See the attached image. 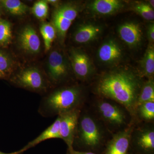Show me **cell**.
Instances as JSON below:
<instances>
[{"instance_id":"6da1fadb","label":"cell","mask_w":154,"mask_h":154,"mask_svg":"<svg viewBox=\"0 0 154 154\" xmlns=\"http://www.w3.org/2000/svg\"><path fill=\"white\" fill-rule=\"evenodd\" d=\"M140 83L132 73L125 71L113 72L101 79L98 91L102 96L113 99L131 112L136 109Z\"/></svg>"},{"instance_id":"7a4b0ae2","label":"cell","mask_w":154,"mask_h":154,"mask_svg":"<svg viewBox=\"0 0 154 154\" xmlns=\"http://www.w3.org/2000/svg\"><path fill=\"white\" fill-rule=\"evenodd\" d=\"M80 96L81 91L75 87L60 89L48 97L45 106L49 112L60 115L76 108Z\"/></svg>"},{"instance_id":"3957f363","label":"cell","mask_w":154,"mask_h":154,"mask_svg":"<svg viewBox=\"0 0 154 154\" xmlns=\"http://www.w3.org/2000/svg\"><path fill=\"white\" fill-rule=\"evenodd\" d=\"M79 9L76 5L68 3L59 6L54 12L52 25L61 40L64 39L72 23L79 14Z\"/></svg>"},{"instance_id":"277c9868","label":"cell","mask_w":154,"mask_h":154,"mask_svg":"<svg viewBox=\"0 0 154 154\" xmlns=\"http://www.w3.org/2000/svg\"><path fill=\"white\" fill-rule=\"evenodd\" d=\"M79 113L80 110L75 108L59 115L60 117V139L63 140L66 144L69 152L74 149L73 145Z\"/></svg>"},{"instance_id":"5b68a950","label":"cell","mask_w":154,"mask_h":154,"mask_svg":"<svg viewBox=\"0 0 154 154\" xmlns=\"http://www.w3.org/2000/svg\"><path fill=\"white\" fill-rule=\"evenodd\" d=\"M80 137L84 145L95 148L101 142L102 135L96 121L88 116H83L79 123Z\"/></svg>"},{"instance_id":"8992f818","label":"cell","mask_w":154,"mask_h":154,"mask_svg":"<svg viewBox=\"0 0 154 154\" xmlns=\"http://www.w3.org/2000/svg\"><path fill=\"white\" fill-rule=\"evenodd\" d=\"M19 85L34 91H39L45 87V81L41 72L35 68H30L22 71L15 79Z\"/></svg>"},{"instance_id":"52a82bcc","label":"cell","mask_w":154,"mask_h":154,"mask_svg":"<svg viewBox=\"0 0 154 154\" xmlns=\"http://www.w3.org/2000/svg\"><path fill=\"white\" fill-rule=\"evenodd\" d=\"M70 58L72 67L77 77L84 79L92 73L93 69L92 63L85 53L80 50L72 49Z\"/></svg>"},{"instance_id":"ba28073f","label":"cell","mask_w":154,"mask_h":154,"mask_svg":"<svg viewBox=\"0 0 154 154\" xmlns=\"http://www.w3.org/2000/svg\"><path fill=\"white\" fill-rule=\"evenodd\" d=\"M118 33L122 40L130 47L137 46L141 41V29L135 22H127L122 24L119 27Z\"/></svg>"},{"instance_id":"9c48e42d","label":"cell","mask_w":154,"mask_h":154,"mask_svg":"<svg viewBox=\"0 0 154 154\" xmlns=\"http://www.w3.org/2000/svg\"><path fill=\"white\" fill-rule=\"evenodd\" d=\"M19 41L22 49L26 52L35 54L40 51V39L36 30L30 25L22 29L19 33Z\"/></svg>"},{"instance_id":"30bf717a","label":"cell","mask_w":154,"mask_h":154,"mask_svg":"<svg viewBox=\"0 0 154 154\" xmlns=\"http://www.w3.org/2000/svg\"><path fill=\"white\" fill-rule=\"evenodd\" d=\"M97 56L99 60L103 63H114L121 59L122 50L116 41L110 39L103 43L99 47Z\"/></svg>"},{"instance_id":"8fae6325","label":"cell","mask_w":154,"mask_h":154,"mask_svg":"<svg viewBox=\"0 0 154 154\" xmlns=\"http://www.w3.org/2000/svg\"><path fill=\"white\" fill-rule=\"evenodd\" d=\"M131 128H127L115 134L107 144L105 154H128Z\"/></svg>"},{"instance_id":"7c38bea8","label":"cell","mask_w":154,"mask_h":154,"mask_svg":"<svg viewBox=\"0 0 154 154\" xmlns=\"http://www.w3.org/2000/svg\"><path fill=\"white\" fill-rule=\"evenodd\" d=\"M48 67L51 77L55 81L61 79L65 76L68 70L65 58L57 51L51 53L48 58Z\"/></svg>"},{"instance_id":"4fadbf2b","label":"cell","mask_w":154,"mask_h":154,"mask_svg":"<svg viewBox=\"0 0 154 154\" xmlns=\"http://www.w3.org/2000/svg\"><path fill=\"white\" fill-rule=\"evenodd\" d=\"M98 110L102 117L111 124L120 125L125 122L124 113L116 105L108 102H100Z\"/></svg>"},{"instance_id":"5bb4252c","label":"cell","mask_w":154,"mask_h":154,"mask_svg":"<svg viewBox=\"0 0 154 154\" xmlns=\"http://www.w3.org/2000/svg\"><path fill=\"white\" fill-rule=\"evenodd\" d=\"M102 31L99 25L92 23L81 25L75 32L74 40L77 43L85 44L93 41L97 38Z\"/></svg>"},{"instance_id":"9a60e30c","label":"cell","mask_w":154,"mask_h":154,"mask_svg":"<svg viewBox=\"0 0 154 154\" xmlns=\"http://www.w3.org/2000/svg\"><path fill=\"white\" fill-rule=\"evenodd\" d=\"M123 6L122 2L118 0H96L89 5V8L95 14L107 15L114 14Z\"/></svg>"},{"instance_id":"2e32d148","label":"cell","mask_w":154,"mask_h":154,"mask_svg":"<svg viewBox=\"0 0 154 154\" xmlns=\"http://www.w3.org/2000/svg\"><path fill=\"white\" fill-rule=\"evenodd\" d=\"M60 117L58 116L56 120L52 125L48 127L44 131H43L38 136L33 140L29 142L23 148L20 150V151L24 152L28 149L33 147L42 142L52 138H60Z\"/></svg>"},{"instance_id":"e0dca14e","label":"cell","mask_w":154,"mask_h":154,"mask_svg":"<svg viewBox=\"0 0 154 154\" xmlns=\"http://www.w3.org/2000/svg\"><path fill=\"white\" fill-rule=\"evenodd\" d=\"M141 67L143 73L148 77H152L154 74V47L153 43H150L141 61Z\"/></svg>"},{"instance_id":"ac0fdd59","label":"cell","mask_w":154,"mask_h":154,"mask_svg":"<svg viewBox=\"0 0 154 154\" xmlns=\"http://www.w3.org/2000/svg\"><path fill=\"white\" fill-rule=\"evenodd\" d=\"M1 3L6 11L16 16H22L26 14L29 8L19 0H3Z\"/></svg>"},{"instance_id":"d6986e66","label":"cell","mask_w":154,"mask_h":154,"mask_svg":"<svg viewBox=\"0 0 154 154\" xmlns=\"http://www.w3.org/2000/svg\"><path fill=\"white\" fill-rule=\"evenodd\" d=\"M154 102V83L152 79H150L144 85L140 94L138 96L136 107L146 102Z\"/></svg>"},{"instance_id":"ffe728a7","label":"cell","mask_w":154,"mask_h":154,"mask_svg":"<svg viewBox=\"0 0 154 154\" xmlns=\"http://www.w3.org/2000/svg\"><path fill=\"white\" fill-rule=\"evenodd\" d=\"M40 31L44 40L45 51H48L51 48L52 42L56 36V31L53 25L48 23L42 24Z\"/></svg>"},{"instance_id":"44dd1931","label":"cell","mask_w":154,"mask_h":154,"mask_svg":"<svg viewBox=\"0 0 154 154\" xmlns=\"http://www.w3.org/2000/svg\"><path fill=\"white\" fill-rule=\"evenodd\" d=\"M139 146L144 150L152 152L154 149V131L148 130L142 133L137 141Z\"/></svg>"},{"instance_id":"7402d4cb","label":"cell","mask_w":154,"mask_h":154,"mask_svg":"<svg viewBox=\"0 0 154 154\" xmlns=\"http://www.w3.org/2000/svg\"><path fill=\"white\" fill-rule=\"evenodd\" d=\"M12 39L11 24L9 21L0 20V46H6L11 43Z\"/></svg>"},{"instance_id":"603a6c76","label":"cell","mask_w":154,"mask_h":154,"mask_svg":"<svg viewBox=\"0 0 154 154\" xmlns=\"http://www.w3.org/2000/svg\"><path fill=\"white\" fill-rule=\"evenodd\" d=\"M133 9L146 20L152 21L154 19V9L148 2L137 3L133 7Z\"/></svg>"},{"instance_id":"cb8c5ba5","label":"cell","mask_w":154,"mask_h":154,"mask_svg":"<svg viewBox=\"0 0 154 154\" xmlns=\"http://www.w3.org/2000/svg\"><path fill=\"white\" fill-rule=\"evenodd\" d=\"M48 3L46 1H38L34 3L32 8V13L39 19H46L48 13Z\"/></svg>"},{"instance_id":"d4e9b609","label":"cell","mask_w":154,"mask_h":154,"mask_svg":"<svg viewBox=\"0 0 154 154\" xmlns=\"http://www.w3.org/2000/svg\"><path fill=\"white\" fill-rule=\"evenodd\" d=\"M139 112L141 116L146 120H151L154 118V102H146L140 105Z\"/></svg>"},{"instance_id":"484cf974","label":"cell","mask_w":154,"mask_h":154,"mask_svg":"<svg viewBox=\"0 0 154 154\" xmlns=\"http://www.w3.org/2000/svg\"><path fill=\"white\" fill-rule=\"evenodd\" d=\"M12 66L13 62L11 58L0 51V72L5 75L7 73L11 71Z\"/></svg>"},{"instance_id":"4316f807","label":"cell","mask_w":154,"mask_h":154,"mask_svg":"<svg viewBox=\"0 0 154 154\" xmlns=\"http://www.w3.org/2000/svg\"><path fill=\"white\" fill-rule=\"evenodd\" d=\"M147 37L150 43H153L154 41V24L150 23L148 26L147 30Z\"/></svg>"},{"instance_id":"83f0119b","label":"cell","mask_w":154,"mask_h":154,"mask_svg":"<svg viewBox=\"0 0 154 154\" xmlns=\"http://www.w3.org/2000/svg\"><path fill=\"white\" fill-rule=\"evenodd\" d=\"M69 154H96L92 152H80L72 150V151L69 152Z\"/></svg>"},{"instance_id":"f1b7e54d","label":"cell","mask_w":154,"mask_h":154,"mask_svg":"<svg viewBox=\"0 0 154 154\" xmlns=\"http://www.w3.org/2000/svg\"><path fill=\"white\" fill-rule=\"evenodd\" d=\"M48 3H50L52 5H55L58 3L59 1L57 0H47L46 1Z\"/></svg>"},{"instance_id":"f546056e","label":"cell","mask_w":154,"mask_h":154,"mask_svg":"<svg viewBox=\"0 0 154 154\" xmlns=\"http://www.w3.org/2000/svg\"><path fill=\"white\" fill-rule=\"evenodd\" d=\"M23 152L20 151V150L18 151L10 153H6L2 152L0 151V154H22Z\"/></svg>"},{"instance_id":"4dcf8cb0","label":"cell","mask_w":154,"mask_h":154,"mask_svg":"<svg viewBox=\"0 0 154 154\" xmlns=\"http://www.w3.org/2000/svg\"><path fill=\"white\" fill-rule=\"evenodd\" d=\"M154 1L153 0V1H149L148 2V3L151 6L152 8H153L154 9Z\"/></svg>"},{"instance_id":"1f68e13d","label":"cell","mask_w":154,"mask_h":154,"mask_svg":"<svg viewBox=\"0 0 154 154\" xmlns=\"http://www.w3.org/2000/svg\"><path fill=\"white\" fill-rule=\"evenodd\" d=\"M5 76V75L2 72H0V78H4Z\"/></svg>"},{"instance_id":"d6a6232c","label":"cell","mask_w":154,"mask_h":154,"mask_svg":"<svg viewBox=\"0 0 154 154\" xmlns=\"http://www.w3.org/2000/svg\"><path fill=\"white\" fill-rule=\"evenodd\" d=\"M1 2V1H0V3Z\"/></svg>"}]
</instances>
